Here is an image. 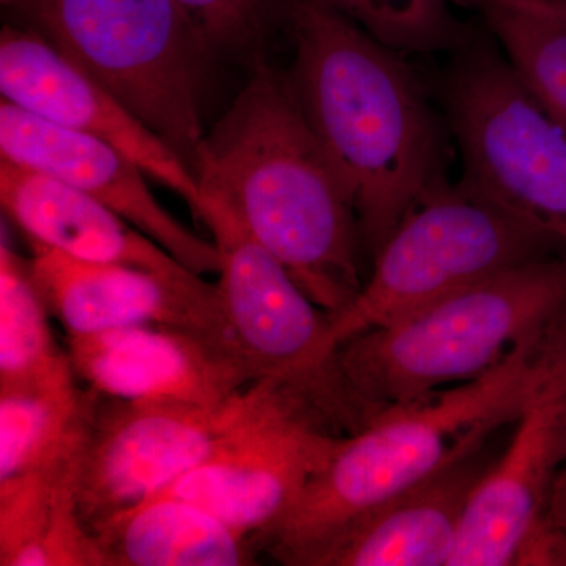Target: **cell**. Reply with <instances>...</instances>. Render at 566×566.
Here are the masks:
<instances>
[{
  "label": "cell",
  "instance_id": "cell-1",
  "mask_svg": "<svg viewBox=\"0 0 566 566\" xmlns=\"http://www.w3.org/2000/svg\"><path fill=\"white\" fill-rule=\"evenodd\" d=\"M283 29L294 51L286 81L352 197L374 262L406 214L447 180L444 115L405 54L348 18L289 0Z\"/></svg>",
  "mask_w": 566,
  "mask_h": 566
},
{
  "label": "cell",
  "instance_id": "cell-2",
  "mask_svg": "<svg viewBox=\"0 0 566 566\" xmlns=\"http://www.w3.org/2000/svg\"><path fill=\"white\" fill-rule=\"evenodd\" d=\"M193 174L327 314L364 285L359 222L286 76L263 65L207 133Z\"/></svg>",
  "mask_w": 566,
  "mask_h": 566
},
{
  "label": "cell",
  "instance_id": "cell-3",
  "mask_svg": "<svg viewBox=\"0 0 566 566\" xmlns=\"http://www.w3.org/2000/svg\"><path fill=\"white\" fill-rule=\"evenodd\" d=\"M553 323V322H551ZM547 324L474 381L436 390L379 412L344 436L300 501L256 536L275 560L345 520L430 479L516 423L545 360Z\"/></svg>",
  "mask_w": 566,
  "mask_h": 566
},
{
  "label": "cell",
  "instance_id": "cell-4",
  "mask_svg": "<svg viewBox=\"0 0 566 566\" xmlns=\"http://www.w3.org/2000/svg\"><path fill=\"white\" fill-rule=\"evenodd\" d=\"M565 307L566 253L510 268L346 338L335 365L360 430L386 409L490 374Z\"/></svg>",
  "mask_w": 566,
  "mask_h": 566
},
{
  "label": "cell",
  "instance_id": "cell-5",
  "mask_svg": "<svg viewBox=\"0 0 566 566\" xmlns=\"http://www.w3.org/2000/svg\"><path fill=\"white\" fill-rule=\"evenodd\" d=\"M13 10L193 170L216 55L178 0H21Z\"/></svg>",
  "mask_w": 566,
  "mask_h": 566
},
{
  "label": "cell",
  "instance_id": "cell-6",
  "mask_svg": "<svg viewBox=\"0 0 566 566\" xmlns=\"http://www.w3.org/2000/svg\"><path fill=\"white\" fill-rule=\"evenodd\" d=\"M438 92L460 180L566 248V128L490 33L450 52Z\"/></svg>",
  "mask_w": 566,
  "mask_h": 566
},
{
  "label": "cell",
  "instance_id": "cell-7",
  "mask_svg": "<svg viewBox=\"0 0 566 566\" xmlns=\"http://www.w3.org/2000/svg\"><path fill=\"white\" fill-rule=\"evenodd\" d=\"M566 248L463 181L439 182L406 214L374 260V273L331 315L338 345L398 322L474 283Z\"/></svg>",
  "mask_w": 566,
  "mask_h": 566
},
{
  "label": "cell",
  "instance_id": "cell-8",
  "mask_svg": "<svg viewBox=\"0 0 566 566\" xmlns=\"http://www.w3.org/2000/svg\"><path fill=\"white\" fill-rule=\"evenodd\" d=\"M203 196V223L219 253L227 322L256 379L303 395L335 431L360 430L335 365L333 318L297 285L277 259L249 233L232 208Z\"/></svg>",
  "mask_w": 566,
  "mask_h": 566
},
{
  "label": "cell",
  "instance_id": "cell-9",
  "mask_svg": "<svg viewBox=\"0 0 566 566\" xmlns=\"http://www.w3.org/2000/svg\"><path fill=\"white\" fill-rule=\"evenodd\" d=\"M342 439L303 395L259 379L251 408L210 455L156 494L203 506L256 538L300 501Z\"/></svg>",
  "mask_w": 566,
  "mask_h": 566
},
{
  "label": "cell",
  "instance_id": "cell-10",
  "mask_svg": "<svg viewBox=\"0 0 566 566\" xmlns=\"http://www.w3.org/2000/svg\"><path fill=\"white\" fill-rule=\"evenodd\" d=\"M91 392L76 464L77 501L88 527L159 493L202 463L251 408L256 381L211 406Z\"/></svg>",
  "mask_w": 566,
  "mask_h": 566
},
{
  "label": "cell",
  "instance_id": "cell-11",
  "mask_svg": "<svg viewBox=\"0 0 566 566\" xmlns=\"http://www.w3.org/2000/svg\"><path fill=\"white\" fill-rule=\"evenodd\" d=\"M566 457V307L551 323L538 381L509 447L471 495L449 566H509L545 520Z\"/></svg>",
  "mask_w": 566,
  "mask_h": 566
},
{
  "label": "cell",
  "instance_id": "cell-12",
  "mask_svg": "<svg viewBox=\"0 0 566 566\" xmlns=\"http://www.w3.org/2000/svg\"><path fill=\"white\" fill-rule=\"evenodd\" d=\"M0 92L29 114L117 148L148 178L177 193L203 223L202 188L191 167L31 25H6L0 33Z\"/></svg>",
  "mask_w": 566,
  "mask_h": 566
},
{
  "label": "cell",
  "instance_id": "cell-13",
  "mask_svg": "<svg viewBox=\"0 0 566 566\" xmlns=\"http://www.w3.org/2000/svg\"><path fill=\"white\" fill-rule=\"evenodd\" d=\"M66 337L77 378L123 400L211 406L259 381L233 340L200 331L144 324Z\"/></svg>",
  "mask_w": 566,
  "mask_h": 566
},
{
  "label": "cell",
  "instance_id": "cell-14",
  "mask_svg": "<svg viewBox=\"0 0 566 566\" xmlns=\"http://www.w3.org/2000/svg\"><path fill=\"white\" fill-rule=\"evenodd\" d=\"M502 450L497 455L491 438L430 479L290 551L279 564L449 566L465 506Z\"/></svg>",
  "mask_w": 566,
  "mask_h": 566
},
{
  "label": "cell",
  "instance_id": "cell-15",
  "mask_svg": "<svg viewBox=\"0 0 566 566\" xmlns=\"http://www.w3.org/2000/svg\"><path fill=\"white\" fill-rule=\"evenodd\" d=\"M29 245L33 283L66 335L164 324L234 342L218 285L202 275L170 277L125 264L73 259L33 241Z\"/></svg>",
  "mask_w": 566,
  "mask_h": 566
},
{
  "label": "cell",
  "instance_id": "cell-16",
  "mask_svg": "<svg viewBox=\"0 0 566 566\" xmlns=\"http://www.w3.org/2000/svg\"><path fill=\"white\" fill-rule=\"evenodd\" d=\"M0 155L106 205L192 273H219L212 240L178 222L153 196L140 167L106 142L43 120L2 99Z\"/></svg>",
  "mask_w": 566,
  "mask_h": 566
},
{
  "label": "cell",
  "instance_id": "cell-17",
  "mask_svg": "<svg viewBox=\"0 0 566 566\" xmlns=\"http://www.w3.org/2000/svg\"><path fill=\"white\" fill-rule=\"evenodd\" d=\"M0 203L28 241L73 259L125 264L170 277L196 274L106 205L6 159H0Z\"/></svg>",
  "mask_w": 566,
  "mask_h": 566
},
{
  "label": "cell",
  "instance_id": "cell-18",
  "mask_svg": "<svg viewBox=\"0 0 566 566\" xmlns=\"http://www.w3.org/2000/svg\"><path fill=\"white\" fill-rule=\"evenodd\" d=\"M106 566L253 565L255 538L210 510L156 494L91 527Z\"/></svg>",
  "mask_w": 566,
  "mask_h": 566
},
{
  "label": "cell",
  "instance_id": "cell-19",
  "mask_svg": "<svg viewBox=\"0 0 566 566\" xmlns=\"http://www.w3.org/2000/svg\"><path fill=\"white\" fill-rule=\"evenodd\" d=\"M80 449L0 480V565L106 566L77 501Z\"/></svg>",
  "mask_w": 566,
  "mask_h": 566
},
{
  "label": "cell",
  "instance_id": "cell-20",
  "mask_svg": "<svg viewBox=\"0 0 566 566\" xmlns=\"http://www.w3.org/2000/svg\"><path fill=\"white\" fill-rule=\"evenodd\" d=\"M28 260L0 244V392L77 385L69 353L52 337Z\"/></svg>",
  "mask_w": 566,
  "mask_h": 566
},
{
  "label": "cell",
  "instance_id": "cell-21",
  "mask_svg": "<svg viewBox=\"0 0 566 566\" xmlns=\"http://www.w3.org/2000/svg\"><path fill=\"white\" fill-rule=\"evenodd\" d=\"M91 389L0 392V480L35 471L80 449Z\"/></svg>",
  "mask_w": 566,
  "mask_h": 566
},
{
  "label": "cell",
  "instance_id": "cell-22",
  "mask_svg": "<svg viewBox=\"0 0 566 566\" xmlns=\"http://www.w3.org/2000/svg\"><path fill=\"white\" fill-rule=\"evenodd\" d=\"M486 32L536 99L566 128V20L510 0H455Z\"/></svg>",
  "mask_w": 566,
  "mask_h": 566
},
{
  "label": "cell",
  "instance_id": "cell-23",
  "mask_svg": "<svg viewBox=\"0 0 566 566\" xmlns=\"http://www.w3.org/2000/svg\"><path fill=\"white\" fill-rule=\"evenodd\" d=\"M348 18L401 54L458 50L475 35L457 14L455 0H311Z\"/></svg>",
  "mask_w": 566,
  "mask_h": 566
},
{
  "label": "cell",
  "instance_id": "cell-24",
  "mask_svg": "<svg viewBox=\"0 0 566 566\" xmlns=\"http://www.w3.org/2000/svg\"><path fill=\"white\" fill-rule=\"evenodd\" d=\"M214 55L243 62L253 71L266 65L264 52L285 25L289 0H178Z\"/></svg>",
  "mask_w": 566,
  "mask_h": 566
},
{
  "label": "cell",
  "instance_id": "cell-25",
  "mask_svg": "<svg viewBox=\"0 0 566 566\" xmlns=\"http://www.w3.org/2000/svg\"><path fill=\"white\" fill-rule=\"evenodd\" d=\"M546 520L566 534V457L560 471H558L556 483H554Z\"/></svg>",
  "mask_w": 566,
  "mask_h": 566
},
{
  "label": "cell",
  "instance_id": "cell-26",
  "mask_svg": "<svg viewBox=\"0 0 566 566\" xmlns=\"http://www.w3.org/2000/svg\"><path fill=\"white\" fill-rule=\"evenodd\" d=\"M510 2L520 3L528 9L546 11V13L556 14L566 20V0H510Z\"/></svg>",
  "mask_w": 566,
  "mask_h": 566
},
{
  "label": "cell",
  "instance_id": "cell-27",
  "mask_svg": "<svg viewBox=\"0 0 566 566\" xmlns=\"http://www.w3.org/2000/svg\"><path fill=\"white\" fill-rule=\"evenodd\" d=\"M0 2H2V6L7 7V9H14L21 0H0Z\"/></svg>",
  "mask_w": 566,
  "mask_h": 566
}]
</instances>
